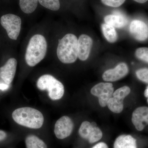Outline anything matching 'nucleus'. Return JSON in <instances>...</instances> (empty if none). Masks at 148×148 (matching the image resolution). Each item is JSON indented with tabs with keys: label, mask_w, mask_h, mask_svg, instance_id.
<instances>
[{
	"label": "nucleus",
	"mask_w": 148,
	"mask_h": 148,
	"mask_svg": "<svg viewBox=\"0 0 148 148\" xmlns=\"http://www.w3.org/2000/svg\"><path fill=\"white\" fill-rule=\"evenodd\" d=\"M12 117L17 124L31 129H39L44 122L42 114L36 109L30 107L16 109L12 112Z\"/></svg>",
	"instance_id": "obj_1"
},
{
	"label": "nucleus",
	"mask_w": 148,
	"mask_h": 148,
	"mask_svg": "<svg viewBox=\"0 0 148 148\" xmlns=\"http://www.w3.org/2000/svg\"><path fill=\"white\" fill-rule=\"evenodd\" d=\"M46 40L42 35H35L31 38L25 53V61L30 67L36 66L45 57L47 50Z\"/></svg>",
	"instance_id": "obj_2"
},
{
	"label": "nucleus",
	"mask_w": 148,
	"mask_h": 148,
	"mask_svg": "<svg viewBox=\"0 0 148 148\" xmlns=\"http://www.w3.org/2000/svg\"><path fill=\"white\" fill-rule=\"evenodd\" d=\"M78 39L73 34H67L59 40L57 55L60 61L65 64L73 63L78 58Z\"/></svg>",
	"instance_id": "obj_3"
},
{
	"label": "nucleus",
	"mask_w": 148,
	"mask_h": 148,
	"mask_svg": "<svg viewBox=\"0 0 148 148\" xmlns=\"http://www.w3.org/2000/svg\"><path fill=\"white\" fill-rule=\"evenodd\" d=\"M37 86L40 90H47L49 97L52 101L60 100L65 92L63 84L50 75H45L40 77L37 81Z\"/></svg>",
	"instance_id": "obj_4"
},
{
	"label": "nucleus",
	"mask_w": 148,
	"mask_h": 148,
	"mask_svg": "<svg viewBox=\"0 0 148 148\" xmlns=\"http://www.w3.org/2000/svg\"><path fill=\"white\" fill-rule=\"evenodd\" d=\"M1 24L5 29L11 39L17 40L21 29V20L20 17L11 14H5L1 17Z\"/></svg>",
	"instance_id": "obj_5"
},
{
	"label": "nucleus",
	"mask_w": 148,
	"mask_h": 148,
	"mask_svg": "<svg viewBox=\"0 0 148 148\" xmlns=\"http://www.w3.org/2000/svg\"><path fill=\"white\" fill-rule=\"evenodd\" d=\"M114 91V88L112 83L101 82L91 88L90 93L98 97L99 105L104 108L107 106L108 101L112 97Z\"/></svg>",
	"instance_id": "obj_6"
},
{
	"label": "nucleus",
	"mask_w": 148,
	"mask_h": 148,
	"mask_svg": "<svg viewBox=\"0 0 148 148\" xmlns=\"http://www.w3.org/2000/svg\"><path fill=\"white\" fill-rule=\"evenodd\" d=\"M80 137L87 140L90 144H93L100 141L103 138L102 130L97 126L92 125L89 121L83 122L78 131Z\"/></svg>",
	"instance_id": "obj_7"
},
{
	"label": "nucleus",
	"mask_w": 148,
	"mask_h": 148,
	"mask_svg": "<svg viewBox=\"0 0 148 148\" xmlns=\"http://www.w3.org/2000/svg\"><path fill=\"white\" fill-rule=\"evenodd\" d=\"M73 128V122L71 118L64 116L59 119L56 123L54 134L58 139L63 140L71 135Z\"/></svg>",
	"instance_id": "obj_8"
},
{
	"label": "nucleus",
	"mask_w": 148,
	"mask_h": 148,
	"mask_svg": "<svg viewBox=\"0 0 148 148\" xmlns=\"http://www.w3.org/2000/svg\"><path fill=\"white\" fill-rule=\"evenodd\" d=\"M129 69L125 63H121L113 69H109L103 73L102 77L106 82H115L121 79L128 74Z\"/></svg>",
	"instance_id": "obj_9"
},
{
	"label": "nucleus",
	"mask_w": 148,
	"mask_h": 148,
	"mask_svg": "<svg viewBox=\"0 0 148 148\" xmlns=\"http://www.w3.org/2000/svg\"><path fill=\"white\" fill-rule=\"evenodd\" d=\"M17 62L14 58H10L4 66L0 68V77L7 85L13 81L16 73Z\"/></svg>",
	"instance_id": "obj_10"
},
{
	"label": "nucleus",
	"mask_w": 148,
	"mask_h": 148,
	"mask_svg": "<svg viewBox=\"0 0 148 148\" xmlns=\"http://www.w3.org/2000/svg\"><path fill=\"white\" fill-rule=\"evenodd\" d=\"M132 122L138 131L143 130L148 125V107H140L135 109L132 113Z\"/></svg>",
	"instance_id": "obj_11"
},
{
	"label": "nucleus",
	"mask_w": 148,
	"mask_h": 148,
	"mask_svg": "<svg viewBox=\"0 0 148 148\" xmlns=\"http://www.w3.org/2000/svg\"><path fill=\"white\" fill-rule=\"evenodd\" d=\"M92 45V40L89 36L83 34L78 40V57L81 61L87 60L90 55Z\"/></svg>",
	"instance_id": "obj_12"
},
{
	"label": "nucleus",
	"mask_w": 148,
	"mask_h": 148,
	"mask_svg": "<svg viewBox=\"0 0 148 148\" xmlns=\"http://www.w3.org/2000/svg\"><path fill=\"white\" fill-rule=\"evenodd\" d=\"M129 31L132 36L138 41H145L148 38V27L143 21H132L130 26Z\"/></svg>",
	"instance_id": "obj_13"
},
{
	"label": "nucleus",
	"mask_w": 148,
	"mask_h": 148,
	"mask_svg": "<svg viewBox=\"0 0 148 148\" xmlns=\"http://www.w3.org/2000/svg\"><path fill=\"white\" fill-rule=\"evenodd\" d=\"M114 148H138L137 141L131 135H120L115 140Z\"/></svg>",
	"instance_id": "obj_14"
},
{
	"label": "nucleus",
	"mask_w": 148,
	"mask_h": 148,
	"mask_svg": "<svg viewBox=\"0 0 148 148\" xmlns=\"http://www.w3.org/2000/svg\"><path fill=\"white\" fill-rule=\"evenodd\" d=\"M104 21L106 24H109L114 27L123 28L128 24L126 17L121 15H108L105 16Z\"/></svg>",
	"instance_id": "obj_15"
},
{
	"label": "nucleus",
	"mask_w": 148,
	"mask_h": 148,
	"mask_svg": "<svg viewBox=\"0 0 148 148\" xmlns=\"http://www.w3.org/2000/svg\"><path fill=\"white\" fill-rule=\"evenodd\" d=\"M27 148H48L47 145L36 135H28L25 140Z\"/></svg>",
	"instance_id": "obj_16"
},
{
	"label": "nucleus",
	"mask_w": 148,
	"mask_h": 148,
	"mask_svg": "<svg viewBox=\"0 0 148 148\" xmlns=\"http://www.w3.org/2000/svg\"><path fill=\"white\" fill-rule=\"evenodd\" d=\"M102 31L106 40L110 43H114L118 39V34L114 27L107 24L102 25Z\"/></svg>",
	"instance_id": "obj_17"
},
{
	"label": "nucleus",
	"mask_w": 148,
	"mask_h": 148,
	"mask_svg": "<svg viewBox=\"0 0 148 148\" xmlns=\"http://www.w3.org/2000/svg\"><path fill=\"white\" fill-rule=\"evenodd\" d=\"M38 2V0H19V6L24 13L30 14L36 10Z\"/></svg>",
	"instance_id": "obj_18"
},
{
	"label": "nucleus",
	"mask_w": 148,
	"mask_h": 148,
	"mask_svg": "<svg viewBox=\"0 0 148 148\" xmlns=\"http://www.w3.org/2000/svg\"><path fill=\"white\" fill-rule=\"evenodd\" d=\"M107 106L109 110L114 113L119 114L123 110V101L112 97L108 101Z\"/></svg>",
	"instance_id": "obj_19"
},
{
	"label": "nucleus",
	"mask_w": 148,
	"mask_h": 148,
	"mask_svg": "<svg viewBox=\"0 0 148 148\" xmlns=\"http://www.w3.org/2000/svg\"><path fill=\"white\" fill-rule=\"evenodd\" d=\"M41 5L52 11H57L60 7L59 0H38Z\"/></svg>",
	"instance_id": "obj_20"
},
{
	"label": "nucleus",
	"mask_w": 148,
	"mask_h": 148,
	"mask_svg": "<svg viewBox=\"0 0 148 148\" xmlns=\"http://www.w3.org/2000/svg\"><path fill=\"white\" fill-rule=\"evenodd\" d=\"M130 92V88L127 86H124L120 88L114 92L113 97L119 100L123 101Z\"/></svg>",
	"instance_id": "obj_21"
},
{
	"label": "nucleus",
	"mask_w": 148,
	"mask_h": 148,
	"mask_svg": "<svg viewBox=\"0 0 148 148\" xmlns=\"http://www.w3.org/2000/svg\"><path fill=\"white\" fill-rule=\"evenodd\" d=\"M135 54L138 59L148 63V48H139L136 50Z\"/></svg>",
	"instance_id": "obj_22"
},
{
	"label": "nucleus",
	"mask_w": 148,
	"mask_h": 148,
	"mask_svg": "<svg viewBox=\"0 0 148 148\" xmlns=\"http://www.w3.org/2000/svg\"><path fill=\"white\" fill-rule=\"evenodd\" d=\"M136 74L139 79L148 84V69L144 68L138 70Z\"/></svg>",
	"instance_id": "obj_23"
},
{
	"label": "nucleus",
	"mask_w": 148,
	"mask_h": 148,
	"mask_svg": "<svg viewBox=\"0 0 148 148\" xmlns=\"http://www.w3.org/2000/svg\"><path fill=\"white\" fill-rule=\"evenodd\" d=\"M125 0H101L102 2L105 5L117 8L120 6L125 1Z\"/></svg>",
	"instance_id": "obj_24"
},
{
	"label": "nucleus",
	"mask_w": 148,
	"mask_h": 148,
	"mask_svg": "<svg viewBox=\"0 0 148 148\" xmlns=\"http://www.w3.org/2000/svg\"><path fill=\"white\" fill-rule=\"evenodd\" d=\"M91 148H109L107 144L104 142H100L96 144Z\"/></svg>",
	"instance_id": "obj_25"
},
{
	"label": "nucleus",
	"mask_w": 148,
	"mask_h": 148,
	"mask_svg": "<svg viewBox=\"0 0 148 148\" xmlns=\"http://www.w3.org/2000/svg\"><path fill=\"white\" fill-rule=\"evenodd\" d=\"M7 133L4 131L0 130V142L4 140L6 138Z\"/></svg>",
	"instance_id": "obj_26"
},
{
	"label": "nucleus",
	"mask_w": 148,
	"mask_h": 148,
	"mask_svg": "<svg viewBox=\"0 0 148 148\" xmlns=\"http://www.w3.org/2000/svg\"><path fill=\"white\" fill-rule=\"evenodd\" d=\"M134 1H136V2L140 3H144L147 1L148 0H134Z\"/></svg>",
	"instance_id": "obj_27"
},
{
	"label": "nucleus",
	"mask_w": 148,
	"mask_h": 148,
	"mask_svg": "<svg viewBox=\"0 0 148 148\" xmlns=\"http://www.w3.org/2000/svg\"><path fill=\"white\" fill-rule=\"evenodd\" d=\"M145 96L146 98H147V102L148 103V86L147 87L146 90L145 91Z\"/></svg>",
	"instance_id": "obj_28"
},
{
	"label": "nucleus",
	"mask_w": 148,
	"mask_h": 148,
	"mask_svg": "<svg viewBox=\"0 0 148 148\" xmlns=\"http://www.w3.org/2000/svg\"><path fill=\"white\" fill-rule=\"evenodd\" d=\"M8 85H3V84H0V89H5L7 87V86Z\"/></svg>",
	"instance_id": "obj_29"
}]
</instances>
